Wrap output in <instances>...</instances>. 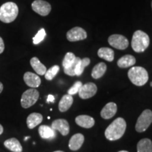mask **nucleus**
Wrapping results in <instances>:
<instances>
[{
  "mask_svg": "<svg viewBox=\"0 0 152 152\" xmlns=\"http://www.w3.org/2000/svg\"><path fill=\"white\" fill-rule=\"evenodd\" d=\"M126 122L123 118H118L112 122L105 130V137L109 141H115L124 135Z\"/></svg>",
  "mask_w": 152,
  "mask_h": 152,
  "instance_id": "nucleus-1",
  "label": "nucleus"
},
{
  "mask_svg": "<svg viewBox=\"0 0 152 152\" xmlns=\"http://www.w3.org/2000/svg\"><path fill=\"white\" fill-rule=\"evenodd\" d=\"M18 14V7L14 2H6L0 7V20L6 23L16 20Z\"/></svg>",
  "mask_w": 152,
  "mask_h": 152,
  "instance_id": "nucleus-2",
  "label": "nucleus"
},
{
  "mask_svg": "<svg viewBox=\"0 0 152 152\" xmlns=\"http://www.w3.org/2000/svg\"><path fill=\"white\" fill-rule=\"evenodd\" d=\"M128 75L131 83L136 86H143L149 80V74L147 70L141 66L131 68L129 70Z\"/></svg>",
  "mask_w": 152,
  "mask_h": 152,
  "instance_id": "nucleus-3",
  "label": "nucleus"
},
{
  "mask_svg": "<svg viewBox=\"0 0 152 152\" xmlns=\"http://www.w3.org/2000/svg\"><path fill=\"white\" fill-rule=\"evenodd\" d=\"M150 39L149 35L142 30H137L133 34L131 45L135 52L141 53L146 50L149 47Z\"/></svg>",
  "mask_w": 152,
  "mask_h": 152,
  "instance_id": "nucleus-4",
  "label": "nucleus"
},
{
  "mask_svg": "<svg viewBox=\"0 0 152 152\" xmlns=\"http://www.w3.org/2000/svg\"><path fill=\"white\" fill-rule=\"evenodd\" d=\"M39 93L35 88H30L23 93L20 104L23 109H28L37 102Z\"/></svg>",
  "mask_w": 152,
  "mask_h": 152,
  "instance_id": "nucleus-5",
  "label": "nucleus"
},
{
  "mask_svg": "<svg viewBox=\"0 0 152 152\" xmlns=\"http://www.w3.org/2000/svg\"><path fill=\"white\" fill-rule=\"evenodd\" d=\"M152 123V111L146 109L138 118L135 125V130L138 132H143L148 129Z\"/></svg>",
  "mask_w": 152,
  "mask_h": 152,
  "instance_id": "nucleus-6",
  "label": "nucleus"
},
{
  "mask_svg": "<svg viewBox=\"0 0 152 152\" xmlns=\"http://www.w3.org/2000/svg\"><path fill=\"white\" fill-rule=\"evenodd\" d=\"M108 42L111 47L120 50H124L128 48L129 45L128 39L125 36L118 34H114L110 36L108 39Z\"/></svg>",
  "mask_w": 152,
  "mask_h": 152,
  "instance_id": "nucleus-7",
  "label": "nucleus"
},
{
  "mask_svg": "<svg viewBox=\"0 0 152 152\" xmlns=\"http://www.w3.org/2000/svg\"><path fill=\"white\" fill-rule=\"evenodd\" d=\"M32 9L42 16H46L50 13L52 7L50 4L44 0H35L32 3Z\"/></svg>",
  "mask_w": 152,
  "mask_h": 152,
  "instance_id": "nucleus-8",
  "label": "nucleus"
},
{
  "mask_svg": "<svg viewBox=\"0 0 152 152\" xmlns=\"http://www.w3.org/2000/svg\"><path fill=\"white\" fill-rule=\"evenodd\" d=\"M97 92V87L93 83H87L82 85L80 89L79 96L83 99H87L94 96Z\"/></svg>",
  "mask_w": 152,
  "mask_h": 152,
  "instance_id": "nucleus-9",
  "label": "nucleus"
},
{
  "mask_svg": "<svg viewBox=\"0 0 152 152\" xmlns=\"http://www.w3.org/2000/svg\"><path fill=\"white\" fill-rule=\"evenodd\" d=\"M87 37L86 31L80 27L73 28L66 34L67 39L70 42H77L83 40Z\"/></svg>",
  "mask_w": 152,
  "mask_h": 152,
  "instance_id": "nucleus-10",
  "label": "nucleus"
},
{
  "mask_svg": "<svg viewBox=\"0 0 152 152\" xmlns=\"http://www.w3.org/2000/svg\"><path fill=\"white\" fill-rule=\"evenodd\" d=\"M51 128L55 131H58L64 136L68 135L70 132L69 123L65 119L55 120L52 122Z\"/></svg>",
  "mask_w": 152,
  "mask_h": 152,
  "instance_id": "nucleus-11",
  "label": "nucleus"
},
{
  "mask_svg": "<svg viewBox=\"0 0 152 152\" xmlns=\"http://www.w3.org/2000/svg\"><path fill=\"white\" fill-rule=\"evenodd\" d=\"M23 80L26 84L31 88H37L41 84L40 77L31 72H26L23 75Z\"/></svg>",
  "mask_w": 152,
  "mask_h": 152,
  "instance_id": "nucleus-12",
  "label": "nucleus"
},
{
  "mask_svg": "<svg viewBox=\"0 0 152 152\" xmlns=\"http://www.w3.org/2000/svg\"><path fill=\"white\" fill-rule=\"evenodd\" d=\"M85 141V137L81 133H77L74 134L70 139L68 147L71 151H77L80 149Z\"/></svg>",
  "mask_w": 152,
  "mask_h": 152,
  "instance_id": "nucleus-13",
  "label": "nucleus"
},
{
  "mask_svg": "<svg viewBox=\"0 0 152 152\" xmlns=\"http://www.w3.org/2000/svg\"><path fill=\"white\" fill-rule=\"evenodd\" d=\"M117 105L114 102H109L101 111V116L104 119H110L115 115Z\"/></svg>",
  "mask_w": 152,
  "mask_h": 152,
  "instance_id": "nucleus-14",
  "label": "nucleus"
},
{
  "mask_svg": "<svg viewBox=\"0 0 152 152\" xmlns=\"http://www.w3.org/2000/svg\"><path fill=\"white\" fill-rule=\"evenodd\" d=\"M76 124L84 128H91L95 124L94 119L87 115H80L75 118Z\"/></svg>",
  "mask_w": 152,
  "mask_h": 152,
  "instance_id": "nucleus-15",
  "label": "nucleus"
},
{
  "mask_svg": "<svg viewBox=\"0 0 152 152\" xmlns=\"http://www.w3.org/2000/svg\"><path fill=\"white\" fill-rule=\"evenodd\" d=\"M39 136L45 140H53L56 137V131L48 125H40L38 129Z\"/></svg>",
  "mask_w": 152,
  "mask_h": 152,
  "instance_id": "nucleus-16",
  "label": "nucleus"
},
{
  "mask_svg": "<svg viewBox=\"0 0 152 152\" xmlns=\"http://www.w3.org/2000/svg\"><path fill=\"white\" fill-rule=\"evenodd\" d=\"M43 116L39 113H32L28 115L27 118V123L28 128L32 130V129L35 128L36 126L39 125L42 122Z\"/></svg>",
  "mask_w": 152,
  "mask_h": 152,
  "instance_id": "nucleus-17",
  "label": "nucleus"
},
{
  "mask_svg": "<svg viewBox=\"0 0 152 152\" xmlns=\"http://www.w3.org/2000/svg\"><path fill=\"white\" fill-rule=\"evenodd\" d=\"M4 144L9 150L12 152H22L23 147L20 142L16 138H10L4 142Z\"/></svg>",
  "mask_w": 152,
  "mask_h": 152,
  "instance_id": "nucleus-18",
  "label": "nucleus"
},
{
  "mask_svg": "<svg viewBox=\"0 0 152 152\" xmlns=\"http://www.w3.org/2000/svg\"><path fill=\"white\" fill-rule=\"evenodd\" d=\"M73 103V96L70 94H66L63 96L61 99L58 103V109L61 112L67 111L71 107Z\"/></svg>",
  "mask_w": 152,
  "mask_h": 152,
  "instance_id": "nucleus-19",
  "label": "nucleus"
},
{
  "mask_svg": "<svg viewBox=\"0 0 152 152\" xmlns=\"http://www.w3.org/2000/svg\"><path fill=\"white\" fill-rule=\"evenodd\" d=\"M136 63V59L132 55H125L121 57L120 59L118 61V66L120 68H126L128 67L134 66Z\"/></svg>",
  "mask_w": 152,
  "mask_h": 152,
  "instance_id": "nucleus-20",
  "label": "nucleus"
},
{
  "mask_svg": "<svg viewBox=\"0 0 152 152\" xmlns=\"http://www.w3.org/2000/svg\"><path fill=\"white\" fill-rule=\"evenodd\" d=\"M30 65L33 70L39 75H44L47 71V68L42 64L37 57H33L30 60Z\"/></svg>",
  "mask_w": 152,
  "mask_h": 152,
  "instance_id": "nucleus-21",
  "label": "nucleus"
},
{
  "mask_svg": "<svg viewBox=\"0 0 152 152\" xmlns=\"http://www.w3.org/2000/svg\"><path fill=\"white\" fill-rule=\"evenodd\" d=\"M107 66L103 62L99 63L93 68L92 71V77L94 79H99L105 74Z\"/></svg>",
  "mask_w": 152,
  "mask_h": 152,
  "instance_id": "nucleus-22",
  "label": "nucleus"
},
{
  "mask_svg": "<svg viewBox=\"0 0 152 152\" xmlns=\"http://www.w3.org/2000/svg\"><path fill=\"white\" fill-rule=\"evenodd\" d=\"M97 54L101 58L111 62L114 59V52L113 49L108 47H102L98 50Z\"/></svg>",
  "mask_w": 152,
  "mask_h": 152,
  "instance_id": "nucleus-23",
  "label": "nucleus"
},
{
  "mask_svg": "<svg viewBox=\"0 0 152 152\" xmlns=\"http://www.w3.org/2000/svg\"><path fill=\"white\" fill-rule=\"evenodd\" d=\"M137 152H152V142L148 138H144L139 141L137 145Z\"/></svg>",
  "mask_w": 152,
  "mask_h": 152,
  "instance_id": "nucleus-24",
  "label": "nucleus"
},
{
  "mask_svg": "<svg viewBox=\"0 0 152 152\" xmlns=\"http://www.w3.org/2000/svg\"><path fill=\"white\" fill-rule=\"evenodd\" d=\"M90 59L89 58H84L83 59L80 61V62L77 64V68L75 70V75L80 76L83 74V71H84L85 68L87 67V66L90 65Z\"/></svg>",
  "mask_w": 152,
  "mask_h": 152,
  "instance_id": "nucleus-25",
  "label": "nucleus"
},
{
  "mask_svg": "<svg viewBox=\"0 0 152 152\" xmlns=\"http://www.w3.org/2000/svg\"><path fill=\"white\" fill-rule=\"evenodd\" d=\"M76 56L75 54L72 52H68L67 54L65 55L64 60L62 62V66L64 68H66L69 66H71L72 64H73L74 61H75Z\"/></svg>",
  "mask_w": 152,
  "mask_h": 152,
  "instance_id": "nucleus-26",
  "label": "nucleus"
},
{
  "mask_svg": "<svg viewBox=\"0 0 152 152\" xmlns=\"http://www.w3.org/2000/svg\"><path fill=\"white\" fill-rule=\"evenodd\" d=\"M59 70L60 68L58 66H53L52 67H51L49 70H47L46 71V73L45 74V78H46L47 80H52L54 78L55 76L57 75V73H58Z\"/></svg>",
  "mask_w": 152,
  "mask_h": 152,
  "instance_id": "nucleus-27",
  "label": "nucleus"
},
{
  "mask_svg": "<svg viewBox=\"0 0 152 152\" xmlns=\"http://www.w3.org/2000/svg\"><path fill=\"white\" fill-rule=\"evenodd\" d=\"M81 60V58L80 57H76L75 61H74L73 64H72L71 66L69 67L66 68H64V71L66 75H69V76H75V70L76 68H77V64L80 62V61Z\"/></svg>",
  "mask_w": 152,
  "mask_h": 152,
  "instance_id": "nucleus-28",
  "label": "nucleus"
},
{
  "mask_svg": "<svg viewBox=\"0 0 152 152\" xmlns=\"http://www.w3.org/2000/svg\"><path fill=\"white\" fill-rule=\"evenodd\" d=\"M45 36H46V32L44 28H42L37 32V33L36 34V35L33 37V44L34 45H38L42 42L45 39Z\"/></svg>",
  "mask_w": 152,
  "mask_h": 152,
  "instance_id": "nucleus-29",
  "label": "nucleus"
},
{
  "mask_svg": "<svg viewBox=\"0 0 152 152\" xmlns=\"http://www.w3.org/2000/svg\"><path fill=\"white\" fill-rule=\"evenodd\" d=\"M82 85H83L82 82H80V81L75 82L73 86H72L71 88L68 90V94H70V95H71V96H73V95L78 93L80 89L81 88Z\"/></svg>",
  "mask_w": 152,
  "mask_h": 152,
  "instance_id": "nucleus-30",
  "label": "nucleus"
},
{
  "mask_svg": "<svg viewBox=\"0 0 152 152\" xmlns=\"http://www.w3.org/2000/svg\"><path fill=\"white\" fill-rule=\"evenodd\" d=\"M4 50V43L2 38L0 37V54L3 53Z\"/></svg>",
  "mask_w": 152,
  "mask_h": 152,
  "instance_id": "nucleus-31",
  "label": "nucleus"
},
{
  "mask_svg": "<svg viewBox=\"0 0 152 152\" xmlns=\"http://www.w3.org/2000/svg\"><path fill=\"white\" fill-rule=\"evenodd\" d=\"M54 96H53L52 94H49L48 95V97H47V103H50V102H52V103H54Z\"/></svg>",
  "mask_w": 152,
  "mask_h": 152,
  "instance_id": "nucleus-32",
  "label": "nucleus"
},
{
  "mask_svg": "<svg viewBox=\"0 0 152 152\" xmlns=\"http://www.w3.org/2000/svg\"><path fill=\"white\" fill-rule=\"evenodd\" d=\"M4 132V128H3V126L0 124V135H1V134H2Z\"/></svg>",
  "mask_w": 152,
  "mask_h": 152,
  "instance_id": "nucleus-33",
  "label": "nucleus"
},
{
  "mask_svg": "<svg viewBox=\"0 0 152 152\" xmlns=\"http://www.w3.org/2000/svg\"><path fill=\"white\" fill-rule=\"evenodd\" d=\"M3 88H4L3 84H2V83H1V82H0V94H1V92H2V90H3Z\"/></svg>",
  "mask_w": 152,
  "mask_h": 152,
  "instance_id": "nucleus-34",
  "label": "nucleus"
},
{
  "mask_svg": "<svg viewBox=\"0 0 152 152\" xmlns=\"http://www.w3.org/2000/svg\"><path fill=\"white\" fill-rule=\"evenodd\" d=\"M28 139H30V137H25L24 139V141H27Z\"/></svg>",
  "mask_w": 152,
  "mask_h": 152,
  "instance_id": "nucleus-35",
  "label": "nucleus"
},
{
  "mask_svg": "<svg viewBox=\"0 0 152 152\" xmlns=\"http://www.w3.org/2000/svg\"><path fill=\"white\" fill-rule=\"evenodd\" d=\"M118 152H129V151H124V150H123V151H118Z\"/></svg>",
  "mask_w": 152,
  "mask_h": 152,
  "instance_id": "nucleus-36",
  "label": "nucleus"
},
{
  "mask_svg": "<svg viewBox=\"0 0 152 152\" xmlns=\"http://www.w3.org/2000/svg\"><path fill=\"white\" fill-rule=\"evenodd\" d=\"M54 152H64V151H55Z\"/></svg>",
  "mask_w": 152,
  "mask_h": 152,
  "instance_id": "nucleus-37",
  "label": "nucleus"
},
{
  "mask_svg": "<svg viewBox=\"0 0 152 152\" xmlns=\"http://www.w3.org/2000/svg\"><path fill=\"white\" fill-rule=\"evenodd\" d=\"M150 85H151V87H152V82H151V83H150Z\"/></svg>",
  "mask_w": 152,
  "mask_h": 152,
  "instance_id": "nucleus-38",
  "label": "nucleus"
},
{
  "mask_svg": "<svg viewBox=\"0 0 152 152\" xmlns=\"http://www.w3.org/2000/svg\"><path fill=\"white\" fill-rule=\"evenodd\" d=\"M151 8H152V1H151Z\"/></svg>",
  "mask_w": 152,
  "mask_h": 152,
  "instance_id": "nucleus-39",
  "label": "nucleus"
}]
</instances>
